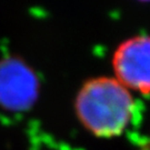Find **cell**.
<instances>
[{
    "label": "cell",
    "instance_id": "cell-1",
    "mask_svg": "<svg viewBox=\"0 0 150 150\" xmlns=\"http://www.w3.org/2000/svg\"><path fill=\"white\" fill-rule=\"evenodd\" d=\"M77 118L98 138L120 136L130 123L134 101L128 88L112 77H97L86 81L75 100Z\"/></svg>",
    "mask_w": 150,
    "mask_h": 150
},
{
    "label": "cell",
    "instance_id": "cell-2",
    "mask_svg": "<svg viewBox=\"0 0 150 150\" xmlns=\"http://www.w3.org/2000/svg\"><path fill=\"white\" fill-rule=\"evenodd\" d=\"M39 96V79L25 61L16 57L0 60V107L11 112L27 111Z\"/></svg>",
    "mask_w": 150,
    "mask_h": 150
},
{
    "label": "cell",
    "instance_id": "cell-3",
    "mask_svg": "<svg viewBox=\"0 0 150 150\" xmlns=\"http://www.w3.org/2000/svg\"><path fill=\"white\" fill-rule=\"evenodd\" d=\"M115 78L129 90L150 95V35L125 40L112 57Z\"/></svg>",
    "mask_w": 150,
    "mask_h": 150
},
{
    "label": "cell",
    "instance_id": "cell-4",
    "mask_svg": "<svg viewBox=\"0 0 150 150\" xmlns=\"http://www.w3.org/2000/svg\"><path fill=\"white\" fill-rule=\"evenodd\" d=\"M140 150H150V138L148 139V141L146 142L145 145L142 146V148H141Z\"/></svg>",
    "mask_w": 150,
    "mask_h": 150
},
{
    "label": "cell",
    "instance_id": "cell-5",
    "mask_svg": "<svg viewBox=\"0 0 150 150\" xmlns=\"http://www.w3.org/2000/svg\"><path fill=\"white\" fill-rule=\"evenodd\" d=\"M138 1H150V0H138Z\"/></svg>",
    "mask_w": 150,
    "mask_h": 150
}]
</instances>
